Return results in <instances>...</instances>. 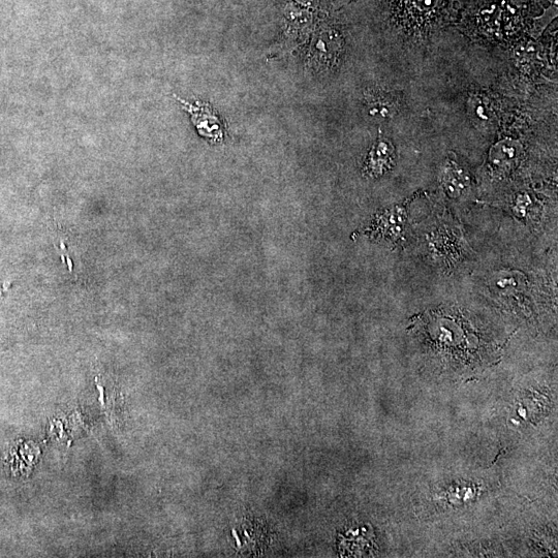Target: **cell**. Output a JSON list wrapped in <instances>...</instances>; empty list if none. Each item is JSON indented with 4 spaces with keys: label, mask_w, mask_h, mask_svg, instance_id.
<instances>
[{
    "label": "cell",
    "mask_w": 558,
    "mask_h": 558,
    "mask_svg": "<svg viewBox=\"0 0 558 558\" xmlns=\"http://www.w3.org/2000/svg\"><path fill=\"white\" fill-rule=\"evenodd\" d=\"M182 108L190 113L199 134L211 142H221L224 137L222 122L211 107L202 103H189L177 99Z\"/></svg>",
    "instance_id": "cell-2"
},
{
    "label": "cell",
    "mask_w": 558,
    "mask_h": 558,
    "mask_svg": "<svg viewBox=\"0 0 558 558\" xmlns=\"http://www.w3.org/2000/svg\"><path fill=\"white\" fill-rule=\"evenodd\" d=\"M407 206L397 205L377 214L375 220L366 229L372 238L382 239L397 244L405 234L408 225Z\"/></svg>",
    "instance_id": "cell-1"
},
{
    "label": "cell",
    "mask_w": 558,
    "mask_h": 558,
    "mask_svg": "<svg viewBox=\"0 0 558 558\" xmlns=\"http://www.w3.org/2000/svg\"><path fill=\"white\" fill-rule=\"evenodd\" d=\"M393 159V149L384 142H379L368 155L366 171L371 176H380L388 171Z\"/></svg>",
    "instance_id": "cell-5"
},
{
    "label": "cell",
    "mask_w": 558,
    "mask_h": 558,
    "mask_svg": "<svg viewBox=\"0 0 558 558\" xmlns=\"http://www.w3.org/2000/svg\"><path fill=\"white\" fill-rule=\"evenodd\" d=\"M437 230L431 234V239L428 241L429 252L437 259L441 256L443 262L458 260L461 257L464 240L460 239L456 232L448 231L446 227H443L442 231Z\"/></svg>",
    "instance_id": "cell-3"
},
{
    "label": "cell",
    "mask_w": 558,
    "mask_h": 558,
    "mask_svg": "<svg viewBox=\"0 0 558 558\" xmlns=\"http://www.w3.org/2000/svg\"><path fill=\"white\" fill-rule=\"evenodd\" d=\"M441 177L443 188L452 199L460 198L469 188V176L454 162L446 163Z\"/></svg>",
    "instance_id": "cell-4"
}]
</instances>
